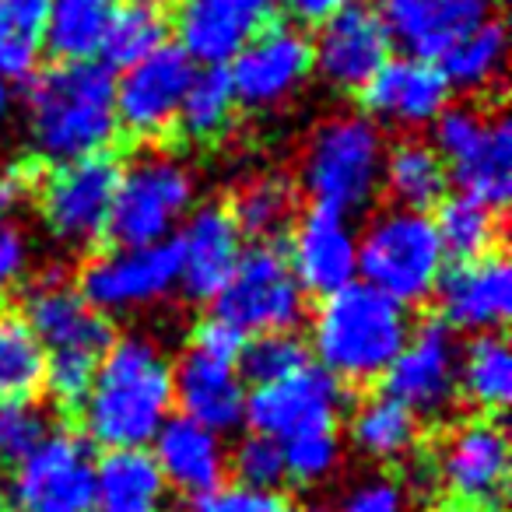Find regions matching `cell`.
I'll return each instance as SVG.
<instances>
[{
  "label": "cell",
  "instance_id": "cell-20",
  "mask_svg": "<svg viewBox=\"0 0 512 512\" xmlns=\"http://www.w3.org/2000/svg\"><path fill=\"white\" fill-rule=\"evenodd\" d=\"M172 249H176L179 267L176 285L183 288L186 299L214 302L225 281L232 278L235 264H239L242 232L228 214V207L204 204L186 214Z\"/></svg>",
  "mask_w": 512,
  "mask_h": 512
},
{
  "label": "cell",
  "instance_id": "cell-32",
  "mask_svg": "<svg viewBox=\"0 0 512 512\" xmlns=\"http://www.w3.org/2000/svg\"><path fill=\"white\" fill-rule=\"evenodd\" d=\"M439 71L446 78L449 92H488L505 71V29L488 18L467 36H460L446 53L439 57Z\"/></svg>",
  "mask_w": 512,
  "mask_h": 512
},
{
  "label": "cell",
  "instance_id": "cell-21",
  "mask_svg": "<svg viewBox=\"0 0 512 512\" xmlns=\"http://www.w3.org/2000/svg\"><path fill=\"white\" fill-rule=\"evenodd\" d=\"M362 102L379 130H421L432 127L449 106V85L439 64L404 53L379 67L376 78L362 88Z\"/></svg>",
  "mask_w": 512,
  "mask_h": 512
},
{
  "label": "cell",
  "instance_id": "cell-37",
  "mask_svg": "<svg viewBox=\"0 0 512 512\" xmlns=\"http://www.w3.org/2000/svg\"><path fill=\"white\" fill-rule=\"evenodd\" d=\"M435 232H439L442 253L456 256L460 260H481V256H491L502 242V221H498V211L477 204L470 197H446L439 204V214H435Z\"/></svg>",
  "mask_w": 512,
  "mask_h": 512
},
{
  "label": "cell",
  "instance_id": "cell-16",
  "mask_svg": "<svg viewBox=\"0 0 512 512\" xmlns=\"http://www.w3.org/2000/svg\"><path fill=\"white\" fill-rule=\"evenodd\" d=\"M344 411V386L320 365H306L295 376L278 383L256 386L246 393V425L253 435H267L274 442L295 439L302 432L334 428Z\"/></svg>",
  "mask_w": 512,
  "mask_h": 512
},
{
  "label": "cell",
  "instance_id": "cell-25",
  "mask_svg": "<svg viewBox=\"0 0 512 512\" xmlns=\"http://www.w3.org/2000/svg\"><path fill=\"white\" fill-rule=\"evenodd\" d=\"M172 400L183 418L218 435L239 428L246 418V383L239 365L211 358L197 348H186L172 365Z\"/></svg>",
  "mask_w": 512,
  "mask_h": 512
},
{
  "label": "cell",
  "instance_id": "cell-8",
  "mask_svg": "<svg viewBox=\"0 0 512 512\" xmlns=\"http://www.w3.org/2000/svg\"><path fill=\"white\" fill-rule=\"evenodd\" d=\"M218 320L246 334H292L306 320V292L288 267L285 249L256 242L242 249L232 278L214 299Z\"/></svg>",
  "mask_w": 512,
  "mask_h": 512
},
{
  "label": "cell",
  "instance_id": "cell-14",
  "mask_svg": "<svg viewBox=\"0 0 512 512\" xmlns=\"http://www.w3.org/2000/svg\"><path fill=\"white\" fill-rule=\"evenodd\" d=\"M197 64L179 46L165 43L151 57L123 67L116 78V127L127 130L137 141H158L176 127L179 106L190 88Z\"/></svg>",
  "mask_w": 512,
  "mask_h": 512
},
{
  "label": "cell",
  "instance_id": "cell-26",
  "mask_svg": "<svg viewBox=\"0 0 512 512\" xmlns=\"http://www.w3.org/2000/svg\"><path fill=\"white\" fill-rule=\"evenodd\" d=\"M151 446H155L151 460H155L158 474L179 495L204 498L225 484L228 474L225 435L211 432V428L197 425V421L183 418V414H172Z\"/></svg>",
  "mask_w": 512,
  "mask_h": 512
},
{
  "label": "cell",
  "instance_id": "cell-4",
  "mask_svg": "<svg viewBox=\"0 0 512 512\" xmlns=\"http://www.w3.org/2000/svg\"><path fill=\"white\" fill-rule=\"evenodd\" d=\"M383 130L362 113H337L316 123L302 144L299 183L313 207L344 218L365 211L383 186Z\"/></svg>",
  "mask_w": 512,
  "mask_h": 512
},
{
  "label": "cell",
  "instance_id": "cell-36",
  "mask_svg": "<svg viewBox=\"0 0 512 512\" xmlns=\"http://www.w3.org/2000/svg\"><path fill=\"white\" fill-rule=\"evenodd\" d=\"M235 109H239V102H235L232 81H228L225 67H204V71L193 74L190 88H186L176 127L183 130L186 141L211 144L228 134V127L235 120Z\"/></svg>",
  "mask_w": 512,
  "mask_h": 512
},
{
  "label": "cell",
  "instance_id": "cell-17",
  "mask_svg": "<svg viewBox=\"0 0 512 512\" xmlns=\"http://www.w3.org/2000/svg\"><path fill=\"white\" fill-rule=\"evenodd\" d=\"M442 327L453 334H498L512 313V271L498 253L446 267L435 285Z\"/></svg>",
  "mask_w": 512,
  "mask_h": 512
},
{
  "label": "cell",
  "instance_id": "cell-31",
  "mask_svg": "<svg viewBox=\"0 0 512 512\" xmlns=\"http://www.w3.org/2000/svg\"><path fill=\"white\" fill-rule=\"evenodd\" d=\"M113 0H50L46 50L57 64H88L102 53Z\"/></svg>",
  "mask_w": 512,
  "mask_h": 512
},
{
  "label": "cell",
  "instance_id": "cell-27",
  "mask_svg": "<svg viewBox=\"0 0 512 512\" xmlns=\"http://www.w3.org/2000/svg\"><path fill=\"white\" fill-rule=\"evenodd\" d=\"M169 484L148 449H116L95 463L92 512H165Z\"/></svg>",
  "mask_w": 512,
  "mask_h": 512
},
{
  "label": "cell",
  "instance_id": "cell-38",
  "mask_svg": "<svg viewBox=\"0 0 512 512\" xmlns=\"http://www.w3.org/2000/svg\"><path fill=\"white\" fill-rule=\"evenodd\" d=\"M32 190V176L25 169L0 172V292L15 288L29 274L32 246L22 228V204Z\"/></svg>",
  "mask_w": 512,
  "mask_h": 512
},
{
  "label": "cell",
  "instance_id": "cell-42",
  "mask_svg": "<svg viewBox=\"0 0 512 512\" xmlns=\"http://www.w3.org/2000/svg\"><path fill=\"white\" fill-rule=\"evenodd\" d=\"M281 456H285L288 481L302 484V488H316V484L330 481L341 467V435H337V428L302 432L281 442Z\"/></svg>",
  "mask_w": 512,
  "mask_h": 512
},
{
  "label": "cell",
  "instance_id": "cell-45",
  "mask_svg": "<svg viewBox=\"0 0 512 512\" xmlns=\"http://www.w3.org/2000/svg\"><path fill=\"white\" fill-rule=\"evenodd\" d=\"M197 512H306L299 498L278 488H246V484H221L211 495L197 498Z\"/></svg>",
  "mask_w": 512,
  "mask_h": 512
},
{
  "label": "cell",
  "instance_id": "cell-7",
  "mask_svg": "<svg viewBox=\"0 0 512 512\" xmlns=\"http://www.w3.org/2000/svg\"><path fill=\"white\" fill-rule=\"evenodd\" d=\"M432 148L446 162L460 197L502 211L512 193V130L502 113L446 106L432 123Z\"/></svg>",
  "mask_w": 512,
  "mask_h": 512
},
{
  "label": "cell",
  "instance_id": "cell-9",
  "mask_svg": "<svg viewBox=\"0 0 512 512\" xmlns=\"http://www.w3.org/2000/svg\"><path fill=\"white\" fill-rule=\"evenodd\" d=\"M116 183L120 162L109 151L53 165L39 190V218L46 232L71 249L95 246L106 235Z\"/></svg>",
  "mask_w": 512,
  "mask_h": 512
},
{
  "label": "cell",
  "instance_id": "cell-43",
  "mask_svg": "<svg viewBox=\"0 0 512 512\" xmlns=\"http://www.w3.org/2000/svg\"><path fill=\"white\" fill-rule=\"evenodd\" d=\"M99 355L88 351H50L43 365V386L50 400L64 411H81L88 390H92Z\"/></svg>",
  "mask_w": 512,
  "mask_h": 512
},
{
  "label": "cell",
  "instance_id": "cell-18",
  "mask_svg": "<svg viewBox=\"0 0 512 512\" xmlns=\"http://www.w3.org/2000/svg\"><path fill=\"white\" fill-rule=\"evenodd\" d=\"M390 32L369 4H348L320 25L313 46V71L337 92H362L390 60Z\"/></svg>",
  "mask_w": 512,
  "mask_h": 512
},
{
  "label": "cell",
  "instance_id": "cell-51",
  "mask_svg": "<svg viewBox=\"0 0 512 512\" xmlns=\"http://www.w3.org/2000/svg\"><path fill=\"white\" fill-rule=\"evenodd\" d=\"M453 512H474V509H453Z\"/></svg>",
  "mask_w": 512,
  "mask_h": 512
},
{
  "label": "cell",
  "instance_id": "cell-23",
  "mask_svg": "<svg viewBox=\"0 0 512 512\" xmlns=\"http://www.w3.org/2000/svg\"><path fill=\"white\" fill-rule=\"evenodd\" d=\"M22 320L32 330L43 351H88L102 355L113 344V327L102 313H95L81 292L60 274H43L25 292Z\"/></svg>",
  "mask_w": 512,
  "mask_h": 512
},
{
  "label": "cell",
  "instance_id": "cell-13",
  "mask_svg": "<svg viewBox=\"0 0 512 512\" xmlns=\"http://www.w3.org/2000/svg\"><path fill=\"white\" fill-rule=\"evenodd\" d=\"M235 102L246 109H278L299 95L313 74V46L295 25H264L225 67Z\"/></svg>",
  "mask_w": 512,
  "mask_h": 512
},
{
  "label": "cell",
  "instance_id": "cell-11",
  "mask_svg": "<svg viewBox=\"0 0 512 512\" xmlns=\"http://www.w3.org/2000/svg\"><path fill=\"white\" fill-rule=\"evenodd\" d=\"M509 435L498 421L470 418L446 432L435 453V481L460 509L488 512L509 488Z\"/></svg>",
  "mask_w": 512,
  "mask_h": 512
},
{
  "label": "cell",
  "instance_id": "cell-40",
  "mask_svg": "<svg viewBox=\"0 0 512 512\" xmlns=\"http://www.w3.org/2000/svg\"><path fill=\"white\" fill-rule=\"evenodd\" d=\"M306 365H309V351L295 334H260L249 344H242L239 376L242 383L249 379L253 386H267L285 376H295Z\"/></svg>",
  "mask_w": 512,
  "mask_h": 512
},
{
  "label": "cell",
  "instance_id": "cell-39",
  "mask_svg": "<svg viewBox=\"0 0 512 512\" xmlns=\"http://www.w3.org/2000/svg\"><path fill=\"white\" fill-rule=\"evenodd\" d=\"M46 351L18 313H0V400L29 397L43 386Z\"/></svg>",
  "mask_w": 512,
  "mask_h": 512
},
{
  "label": "cell",
  "instance_id": "cell-10",
  "mask_svg": "<svg viewBox=\"0 0 512 512\" xmlns=\"http://www.w3.org/2000/svg\"><path fill=\"white\" fill-rule=\"evenodd\" d=\"M179 267L172 242L158 246H113L92 256L78 274V292L95 313L127 316L169 299L176 288Z\"/></svg>",
  "mask_w": 512,
  "mask_h": 512
},
{
  "label": "cell",
  "instance_id": "cell-24",
  "mask_svg": "<svg viewBox=\"0 0 512 512\" xmlns=\"http://www.w3.org/2000/svg\"><path fill=\"white\" fill-rule=\"evenodd\" d=\"M379 22L407 57L439 60L449 46L495 11V0H376Z\"/></svg>",
  "mask_w": 512,
  "mask_h": 512
},
{
  "label": "cell",
  "instance_id": "cell-35",
  "mask_svg": "<svg viewBox=\"0 0 512 512\" xmlns=\"http://www.w3.org/2000/svg\"><path fill=\"white\" fill-rule=\"evenodd\" d=\"M295 204H299V197H295L292 179L267 172V176H256L239 186L228 214H232L242 235L271 242L274 235H281L295 221Z\"/></svg>",
  "mask_w": 512,
  "mask_h": 512
},
{
  "label": "cell",
  "instance_id": "cell-30",
  "mask_svg": "<svg viewBox=\"0 0 512 512\" xmlns=\"http://www.w3.org/2000/svg\"><path fill=\"white\" fill-rule=\"evenodd\" d=\"M172 29L169 0H113L102 53L106 67H130L162 50Z\"/></svg>",
  "mask_w": 512,
  "mask_h": 512
},
{
  "label": "cell",
  "instance_id": "cell-29",
  "mask_svg": "<svg viewBox=\"0 0 512 512\" xmlns=\"http://www.w3.org/2000/svg\"><path fill=\"white\" fill-rule=\"evenodd\" d=\"M418 418L407 411L404 404L390 397V393H376L365 397L362 404L351 411L348 421V439L365 460L376 463H397L414 453L418 446Z\"/></svg>",
  "mask_w": 512,
  "mask_h": 512
},
{
  "label": "cell",
  "instance_id": "cell-49",
  "mask_svg": "<svg viewBox=\"0 0 512 512\" xmlns=\"http://www.w3.org/2000/svg\"><path fill=\"white\" fill-rule=\"evenodd\" d=\"M11 106H15V95H11V81L0 78V130H4V123H8Z\"/></svg>",
  "mask_w": 512,
  "mask_h": 512
},
{
  "label": "cell",
  "instance_id": "cell-34",
  "mask_svg": "<svg viewBox=\"0 0 512 512\" xmlns=\"http://www.w3.org/2000/svg\"><path fill=\"white\" fill-rule=\"evenodd\" d=\"M460 397L488 414L512 400V355L502 334H481L460 348Z\"/></svg>",
  "mask_w": 512,
  "mask_h": 512
},
{
  "label": "cell",
  "instance_id": "cell-44",
  "mask_svg": "<svg viewBox=\"0 0 512 512\" xmlns=\"http://www.w3.org/2000/svg\"><path fill=\"white\" fill-rule=\"evenodd\" d=\"M228 467L235 474V484H246V488H281V481H285L281 442L267 439V435L249 432L228 453Z\"/></svg>",
  "mask_w": 512,
  "mask_h": 512
},
{
  "label": "cell",
  "instance_id": "cell-22",
  "mask_svg": "<svg viewBox=\"0 0 512 512\" xmlns=\"http://www.w3.org/2000/svg\"><path fill=\"white\" fill-rule=\"evenodd\" d=\"M274 0H179L172 11L179 50L204 67H228V60L264 29Z\"/></svg>",
  "mask_w": 512,
  "mask_h": 512
},
{
  "label": "cell",
  "instance_id": "cell-48",
  "mask_svg": "<svg viewBox=\"0 0 512 512\" xmlns=\"http://www.w3.org/2000/svg\"><path fill=\"white\" fill-rule=\"evenodd\" d=\"M274 4H278L288 18H295V22L323 25V22H330L337 11H344L348 4H355V0H274Z\"/></svg>",
  "mask_w": 512,
  "mask_h": 512
},
{
  "label": "cell",
  "instance_id": "cell-2",
  "mask_svg": "<svg viewBox=\"0 0 512 512\" xmlns=\"http://www.w3.org/2000/svg\"><path fill=\"white\" fill-rule=\"evenodd\" d=\"M116 78L106 64H53L25 88V130L32 151L53 165L102 155L116 141Z\"/></svg>",
  "mask_w": 512,
  "mask_h": 512
},
{
  "label": "cell",
  "instance_id": "cell-46",
  "mask_svg": "<svg viewBox=\"0 0 512 512\" xmlns=\"http://www.w3.org/2000/svg\"><path fill=\"white\" fill-rule=\"evenodd\" d=\"M334 512H411V495L393 477H365L344 491Z\"/></svg>",
  "mask_w": 512,
  "mask_h": 512
},
{
  "label": "cell",
  "instance_id": "cell-6",
  "mask_svg": "<svg viewBox=\"0 0 512 512\" xmlns=\"http://www.w3.org/2000/svg\"><path fill=\"white\" fill-rule=\"evenodd\" d=\"M197 183L186 162L165 151H148L120 165V183L109 207L106 235L116 246H158L193 211Z\"/></svg>",
  "mask_w": 512,
  "mask_h": 512
},
{
  "label": "cell",
  "instance_id": "cell-28",
  "mask_svg": "<svg viewBox=\"0 0 512 512\" xmlns=\"http://www.w3.org/2000/svg\"><path fill=\"white\" fill-rule=\"evenodd\" d=\"M383 186L390 193L393 207L428 214L446 200L449 172L432 144L407 137V141H397L393 148H386Z\"/></svg>",
  "mask_w": 512,
  "mask_h": 512
},
{
  "label": "cell",
  "instance_id": "cell-1",
  "mask_svg": "<svg viewBox=\"0 0 512 512\" xmlns=\"http://www.w3.org/2000/svg\"><path fill=\"white\" fill-rule=\"evenodd\" d=\"M172 362L151 337L127 334L106 348L92 390L81 404V425L95 446L144 449L172 418Z\"/></svg>",
  "mask_w": 512,
  "mask_h": 512
},
{
  "label": "cell",
  "instance_id": "cell-19",
  "mask_svg": "<svg viewBox=\"0 0 512 512\" xmlns=\"http://www.w3.org/2000/svg\"><path fill=\"white\" fill-rule=\"evenodd\" d=\"M288 267L306 295H327L358 281V232L351 218L327 207H309L292 228Z\"/></svg>",
  "mask_w": 512,
  "mask_h": 512
},
{
  "label": "cell",
  "instance_id": "cell-3",
  "mask_svg": "<svg viewBox=\"0 0 512 512\" xmlns=\"http://www.w3.org/2000/svg\"><path fill=\"white\" fill-rule=\"evenodd\" d=\"M411 316L404 306L379 295L376 288L355 285L327 295L313 316L316 362L337 383H376L411 337Z\"/></svg>",
  "mask_w": 512,
  "mask_h": 512
},
{
  "label": "cell",
  "instance_id": "cell-15",
  "mask_svg": "<svg viewBox=\"0 0 512 512\" xmlns=\"http://www.w3.org/2000/svg\"><path fill=\"white\" fill-rule=\"evenodd\" d=\"M386 393L414 418H446L460 400V344L439 320L411 330L386 369Z\"/></svg>",
  "mask_w": 512,
  "mask_h": 512
},
{
  "label": "cell",
  "instance_id": "cell-33",
  "mask_svg": "<svg viewBox=\"0 0 512 512\" xmlns=\"http://www.w3.org/2000/svg\"><path fill=\"white\" fill-rule=\"evenodd\" d=\"M50 0H0V78L29 81L46 50Z\"/></svg>",
  "mask_w": 512,
  "mask_h": 512
},
{
  "label": "cell",
  "instance_id": "cell-50",
  "mask_svg": "<svg viewBox=\"0 0 512 512\" xmlns=\"http://www.w3.org/2000/svg\"><path fill=\"white\" fill-rule=\"evenodd\" d=\"M11 505H8V488H4V484H0V512H8Z\"/></svg>",
  "mask_w": 512,
  "mask_h": 512
},
{
  "label": "cell",
  "instance_id": "cell-41",
  "mask_svg": "<svg viewBox=\"0 0 512 512\" xmlns=\"http://www.w3.org/2000/svg\"><path fill=\"white\" fill-rule=\"evenodd\" d=\"M53 432V418L29 397L0 400V467H18Z\"/></svg>",
  "mask_w": 512,
  "mask_h": 512
},
{
  "label": "cell",
  "instance_id": "cell-5",
  "mask_svg": "<svg viewBox=\"0 0 512 512\" xmlns=\"http://www.w3.org/2000/svg\"><path fill=\"white\" fill-rule=\"evenodd\" d=\"M446 271L439 232L432 214L386 207L372 214L358 235V278L397 306H418L432 299Z\"/></svg>",
  "mask_w": 512,
  "mask_h": 512
},
{
  "label": "cell",
  "instance_id": "cell-12",
  "mask_svg": "<svg viewBox=\"0 0 512 512\" xmlns=\"http://www.w3.org/2000/svg\"><path fill=\"white\" fill-rule=\"evenodd\" d=\"M92 446L74 432L53 428L39 449L15 467L8 505L15 512H92Z\"/></svg>",
  "mask_w": 512,
  "mask_h": 512
},
{
  "label": "cell",
  "instance_id": "cell-47",
  "mask_svg": "<svg viewBox=\"0 0 512 512\" xmlns=\"http://www.w3.org/2000/svg\"><path fill=\"white\" fill-rule=\"evenodd\" d=\"M242 344H246V337H242L239 330L228 327V323L218 320V316H211V320H204L197 330H193V344H190V348L204 351V355H211V358H225V362L239 365Z\"/></svg>",
  "mask_w": 512,
  "mask_h": 512
}]
</instances>
